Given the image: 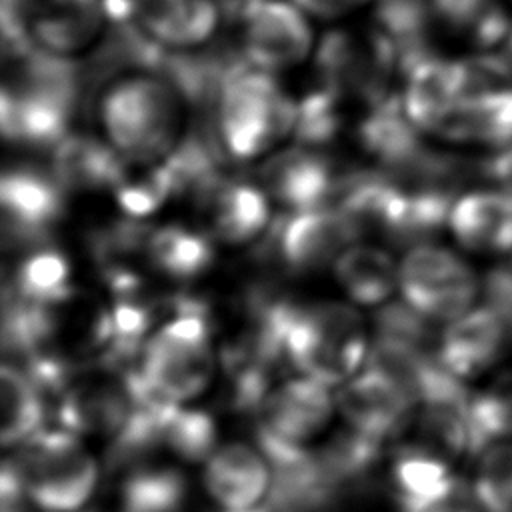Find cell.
<instances>
[{
	"label": "cell",
	"instance_id": "6da1fadb",
	"mask_svg": "<svg viewBox=\"0 0 512 512\" xmlns=\"http://www.w3.org/2000/svg\"><path fill=\"white\" fill-rule=\"evenodd\" d=\"M186 100L160 72L134 70L112 78L98 96L104 140L130 162L166 160L180 144Z\"/></svg>",
	"mask_w": 512,
	"mask_h": 512
},
{
	"label": "cell",
	"instance_id": "7a4b0ae2",
	"mask_svg": "<svg viewBox=\"0 0 512 512\" xmlns=\"http://www.w3.org/2000/svg\"><path fill=\"white\" fill-rule=\"evenodd\" d=\"M218 368L208 306L180 296L174 312L148 336L134 372L148 400L190 406L212 386Z\"/></svg>",
	"mask_w": 512,
	"mask_h": 512
},
{
	"label": "cell",
	"instance_id": "3957f363",
	"mask_svg": "<svg viewBox=\"0 0 512 512\" xmlns=\"http://www.w3.org/2000/svg\"><path fill=\"white\" fill-rule=\"evenodd\" d=\"M2 86V134L34 148H54L72 132L84 72L72 58L32 48L14 58Z\"/></svg>",
	"mask_w": 512,
	"mask_h": 512
},
{
	"label": "cell",
	"instance_id": "277c9868",
	"mask_svg": "<svg viewBox=\"0 0 512 512\" xmlns=\"http://www.w3.org/2000/svg\"><path fill=\"white\" fill-rule=\"evenodd\" d=\"M370 328L350 300L290 302L282 326L284 360L328 388L356 376L370 352Z\"/></svg>",
	"mask_w": 512,
	"mask_h": 512
},
{
	"label": "cell",
	"instance_id": "5b68a950",
	"mask_svg": "<svg viewBox=\"0 0 512 512\" xmlns=\"http://www.w3.org/2000/svg\"><path fill=\"white\" fill-rule=\"evenodd\" d=\"M210 114L228 160L262 162L294 136L298 100L274 74L248 64L224 84Z\"/></svg>",
	"mask_w": 512,
	"mask_h": 512
},
{
	"label": "cell",
	"instance_id": "8992f818",
	"mask_svg": "<svg viewBox=\"0 0 512 512\" xmlns=\"http://www.w3.org/2000/svg\"><path fill=\"white\" fill-rule=\"evenodd\" d=\"M12 462L28 502L46 512H78L94 496L100 470L82 438L64 428L42 430L14 448Z\"/></svg>",
	"mask_w": 512,
	"mask_h": 512
},
{
	"label": "cell",
	"instance_id": "52a82bcc",
	"mask_svg": "<svg viewBox=\"0 0 512 512\" xmlns=\"http://www.w3.org/2000/svg\"><path fill=\"white\" fill-rule=\"evenodd\" d=\"M402 300L430 322H452L472 310L482 294L476 270L452 248L424 242L398 260Z\"/></svg>",
	"mask_w": 512,
	"mask_h": 512
},
{
	"label": "cell",
	"instance_id": "ba28073f",
	"mask_svg": "<svg viewBox=\"0 0 512 512\" xmlns=\"http://www.w3.org/2000/svg\"><path fill=\"white\" fill-rule=\"evenodd\" d=\"M330 390L302 374L276 382L254 414L256 444L312 448L338 414Z\"/></svg>",
	"mask_w": 512,
	"mask_h": 512
},
{
	"label": "cell",
	"instance_id": "9c48e42d",
	"mask_svg": "<svg viewBox=\"0 0 512 512\" xmlns=\"http://www.w3.org/2000/svg\"><path fill=\"white\" fill-rule=\"evenodd\" d=\"M240 52L252 68L282 74L304 64L314 52L308 14L292 0H262L238 22Z\"/></svg>",
	"mask_w": 512,
	"mask_h": 512
},
{
	"label": "cell",
	"instance_id": "30bf717a",
	"mask_svg": "<svg viewBox=\"0 0 512 512\" xmlns=\"http://www.w3.org/2000/svg\"><path fill=\"white\" fill-rule=\"evenodd\" d=\"M336 410L346 428L386 444L414 424L418 398L392 374L364 366L338 388Z\"/></svg>",
	"mask_w": 512,
	"mask_h": 512
},
{
	"label": "cell",
	"instance_id": "8fae6325",
	"mask_svg": "<svg viewBox=\"0 0 512 512\" xmlns=\"http://www.w3.org/2000/svg\"><path fill=\"white\" fill-rule=\"evenodd\" d=\"M66 196L52 168H6L0 186L4 240L18 250L48 244L50 232L64 216Z\"/></svg>",
	"mask_w": 512,
	"mask_h": 512
},
{
	"label": "cell",
	"instance_id": "7c38bea8",
	"mask_svg": "<svg viewBox=\"0 0 512 512\" xmlns=\"http://www.w3.org/2000/svg\"><path fill=\"white\" fill-rule=\"evenodd\" d=\"M266 236L284 268L296 276L332 268L348 246L362 240L350 218L336 206L288 212Z\"/></svg>",
	"mask_w": 512,
	"mask_h": 512
},
{
	"label": "cell",
	"instance_id": "4fadbf2b",
	"mask_svg": "<svg viewBox=\"0 0 512 512\" xmlns=\"http://www.w3.org/2000/svg\"><path fill=\"white\" fill-rule=\"evenodd\" d=\"M192 204L204 232L218 244L248 246L272 228V200L256 182L218 174L192 196Z\"/></svg>",
	"mask_w": 512,
	"mask_h": 512
},
{
	"label": "cell",
	"instance_id": "5bb4252c",
	"mask_svg": "<svg viewBox=\"0 0 512 512\" xmlns=\"http://www.w3.org/2000/svg\"><path fill=\"white\" fill-rule=\"evenodd\" d=\"M340 176L314 146L280 148L258 166V186L288 212L328 206Z\"/></svg>",
	"mask_w": 512,
	"mask_h": 512
},
{
	"label": "cell",
	"instance_id": "9a60e30c",
	"mask_svg": "<svg viewBox=\"0 0 512 512\" xmlns=\"http://www.w3.org/2000/svg\"><path fill=\"white\" fill-rule=\"evenodd\" d=\"M402 76L400 102L408 120L424 136H440L464 98V62L430 52Z\"/></svg>",
	"mask_w": 512,
	"mask_h": 512
},
{
	"label": "cell",
	"instance_id": "2e32d148",
	"mask_svg": "<svg viewBox=\"0 0 512 512\" xmlns=\"http://www.w3.org/2000/svg\"><path fill=\"white\" fill-rule=\"evenodd\" d=\"M512 346V334L486 304L474 306L448 322L436 344L438 362L458 380L468 382L490 372Z\"/></svg>",
	"mask_w": 512,
	"mask_h": 512
},
{
	"label": "cell",
	"instance_id": "e0dca14e",
	"mask_svg": "<svg viewBox=\"0 0 512 512\" xmlns=\"http://www.w3.org/2000/svg\"><path fill=\"white\" fill-rule=\"evenodd\" d=\"M26 26L36 48L76 60L98 46L108 18L104 0H32Z\"/></svg>",
	"mask_w": 512,
	"mask_h": 512
},
{
	"label": "cell",
	"instance_id": "ac0fdd59",
	"mask_svg": "<svg viewBox=\"0 0 512 512\" xmlns=\"http://www.w3.org/2000/svg\"><path fill=\"white\" fill-rule=\"evenodd\" d=\"M130 20L160 48L188 52L206 46L222 20L216 0H126Z\"/></svg>",
	"mask_w": 512,
	"mask_h": 512
},
{
	"label": "cell",
	"instance_id": "d6986e66",
	"mask_svg": "<svg viewBox=\"0 0 512 512\" xmlns=\"http://www.w3.org/2000/svg\"><path fill=\"white\" fill-rule=\"evenodd\" d=\"M202 482L222 510H248L268 500L272 468L258 444L228 442L204 462Z\"/></svg>",
	"mask_w": 512,
	"mask_h": 512
},
{
	"label": "cell",
	"instance_id": "ffe728a7",
	"mask_svg": "<svg viewBox=\"0 0 512 512\" xmlns=\"http://www.w3.org/2000/svg\"><path fill=\"white\" fill-rule=\"evenodd\" d=\"M450 462L420 442L396 448L390 460L388 482L400 512H428L452 502L458 480Z\"/></svg>",
	"mask_w": 512,
	"mask_h": 512
},
{
	"label": "cell",
	"instance_id": "44dd1931",
	"mask_svg": "<svg viewBox=\"0 0 512 512\" xmlns=\"http://www.w3.org/2000/svg\"><path fill=\"white\" fill-rule=\"evenodd\" d=\"M448 232L468 252L512 254V196L492 186L464 192L452 204Z\"/></svg>",
	"mask_w": 512,
	"mask_h": 512
},
{
	"label": "cell",
	"instance_id": "7402d4cb",
	"mask_svg": "<svg viewBox=\"0 0 512 512\" xmlns=\"http://www.w3.org/2000/svg\"><path fill=\"white\" fill-rule=\"evenodd\" d=\"M454 144L490 150L512 144V82L480 86L464 92L456 112L440 132Z\"/></svg>",
	"mask_w": 512,
	"mask_h": 512
},
{
	"label": "cell",
	"instance_id": "603a6c76",
	"mask_svg": "<svg viewBox=\"0 0 512 512\" xmlns=\"http://www.w3.org/2000/svg\"><path fill=\"white\" fill-rule=\"evenodd\" d=\"M122 156L94 134L70 132L52 148V172L68 194L112 192Z\"/></svg>",
	"mask_w": 512,
	"mask_h": 512
},
{
	"label": "cell",
	"instance_id": "cb8c5ba5",
	"mask_svg": "<svg viewBox=\"0 0 512 512\" xmlns=\"http://www.w3.org/2000/svg\"><path fill=\"white\" fill-rule=\"evenodd\" d=\"M336 284L344 296L364 308L384 306L398 290V262L394 256L370 242H354L332 266Z\"/></svg>",
	"mask_w": 512,
	"mask_h": 512
},
{
	"label": "cell",
	"instance_id": "d4e9b609",
	"mask_svg": "<svg viewBox=\"0 0 512 512\" xmlns=\"http://www.w3.org/2000/svg\"><path fill=\"white\" fill-rule=\"evenodd\" d=\"M154 454L168 452L182 462H206L218 448L214 418L200 408L154 402L150 408Z\"/></svg>",
	"mask_w": 512,
	"mask_h": 512
},
{
	"label": "cell",
	"instance_id": "484cf974",
	"mask_svg": "<svg viewBox=\"0 0 512 512\" xmlns=\"http://www.w3.org/2000/svg\"><path fill=\"white\" fill-rule=\"evenodd\" d=\"M146 262L148 268L170 282H192L214 264V240L204 230L180 224L152 228Z\"/></svg>",
	"mask_w": 512,
	"mask_h": 512
},
{
	"label": "cell",
	"instance_id": "4316f807",
	"mask_svg": "<svg viewBox=\"0 0 512 512\" xmlns=\"http://www.w3.org/2000/svg\"><path fill=\"white\" fill-rule=\"evenodd\" d=\"M48 396L18 364L4 362L0 372V438L4 448H18L44 430Z\"/></svg>",
	"mask_w": 512,
	"mask_h": 512
},
{
	"label": "cell",
	"instance_id": "83f0119b",
	"mask_svg": "<svg viewBox=\"0 0 512 512\" xmlns=\"http://www.w3.org/2000/svg\"><path fill=\"white\" fill-rule=\"evenodd\" d=\"M14 272L6 278L4 298L26 306H42L54 302L74 290L70 282V262L62 250L40 244L22 250Z\"/></svg>",
	"mask_w": 512,
	"mask_h": 512
},
{
	"label": "cell",
	"instance_id": "f1b7e54d",
	"mask_svg": "<svg viewBox=\"0 0 512 512\" xmlns=\"http://www.w3.org/2000/svg\"><path fill=\"white\" fill-rule=\"evenodd\" d=\"M188 484L168 464L144 462L130 468L118 490V512H184Z\"/></svg>",
	"mask_w": 512,
	"mask_h": 512
},
{
	"label": "cell",
	"instance_id": "f546056e",
	"mask_svg": "<svg viewBox=\"0 0 512 512\" xmlns=\"http://www.w3.org/2000/svg\"><path fill=\"white\" fill-rule=\"evenodd\" d=\"M434 20L478 50L508 40L512 16L504 0H432Z\"/></svg>",
	"mask_w": 512,
	"mask_h": 512
},
{
	"label": "cell",
	"instance_id": "4dcf8cb0",
	"mask_svg": "<svg viewBox=\"0 0 512 512\" xmlns=\"http://www.w3.org/2000/svg\"><path fill=\"white\" fill-rule=\"evenodd\" d=\"M110 194L124 216L142 220L174 198L176 190L166 160L130 162L122 158V166Z\"/></svg>",
	"mask_w": 512,
	"mask_h": 512
},
{
	"label": "cell",
	"instance_id": "1f68e13d",
	"mask_svg": "<svg viewBox=\"0 0 512 512\" xmlns=\"http://www.w3.org/2000/svg\"><path fill=\"white\" fill-rule=\"evenodd\" d=\"M512 440V370L498 372L470 398V454Z\"/></svg>",
	"mask_w": 512,
	"mask_h": 512
},
{
	"label": "cell",
	"instance_id": "d6a6232c",
	"mask_svg": "<svg viewBox=\"0 0 512 512\" xmlns=\"http://www.w3.org/2000/svg\"><path fill=\"white\" fill-rule=\"evenodd\" d=\"M472 494L484 512H512V442L480 452Z\"/></svg>",
	"mask_w": 512,
	"mask_h": 512
},
{
	"label": "cell",
	"instance_id": "836d02e7",
	"mask_svg": "<svg viewBox=\"0 0 512 512\" xmlns=\"http://www.w3.org/2000/svg\"><path fill=\"white\" fill-rule=\"evenodd\" d=\"M340 102L342 98L318 84L302 100H298V118L294 130L296 144L316 148L334 138L342 124Z\"/></svg>",
	"mask_w": 512,
	"mask_h": 512
},
{
	"label": "cell",
	"instance_id": "e575fe53",
	"mask_svg": "<svg viewBox=\"0 0 512 512\" xmlns=\"http://www.w3.org/2000/svg\"><path fill=\"white\" fill-rule=\"evenodd\" d=\"M482 304L494 310L512 334V266H496L482 278Z\"/></svg>",
	"mask_w": 512,
	"mask_h": 512
},
{
	"label": "cell",
	"instance_id": "d590c367",
	"mask_svg": "<svg viewBox=\"0 0 512 512\" xmlns=\"http://www.w3.org/2000/svg\"><path fill=\"white\" fill-rule=\"evenodd\" d=\"M478 168L492 188H498L512 196V144L490 150V154L478 164Z\"/></svg>",
	"mask_w": 512,
	"mask_h": 512
},
{
	"label": "cell",
	"instance_id": "8d00e7d4",
	"mask_svg": "<svg viewBox=\"0 0 512 512\" xmlns=\"http://www.w3.org/2000/svg\"><path fill=\"white\" fill-rule=\"evenodd\" d=\"M26 504H30V502L24 492L18 470H16L12 458H6L2 464V476H0L2 512H26Z\"/></svg>",
	"mask_w": 512,
	"mask_h": 512
},
{
	"label": "cell",
	"instance_id": "74e56055",
	"mask_svg": "<svg viewBox=\"0 0 512 512\" xmlns=\"http://www.w3.org/2000/svg\"><path fill=\"white\" fill-rule=\"evenodd\" d=\"M298 8H302L308 16L320 20H336L342 18L356 8L364 6L370 0H292Z\"/></svg>",
	"mask_w": 512,
	"mask_h": 512
},
{
	"label": "cell",
	"instance_id": "f35d334b",
	"mask_svg": "<svg viewBox=\"0 0 512 512\" xmlns=\"http://www.w3.org/2000/svg\"><path fill=\"white\" fill-rule=\"evenodd\" d=\"M428 512H476V510H472V508H468V506H462V504L446 502V504H442V506H438V508H434V510H428Z\"/></svg>",
	"mask_w": 512,
	"mask_h": 512
},
{
	"label": "cell",
	"instance_id": "ab89813d",
	"mask_svg": "<svg viewBox=\"0 0 512 512\" xmlns=\"http://www.w3.org/2000/svg\"><path fill=\"white\" fill-rule=\"evenodd\" d=\"M222 512H274L268 506H256V508H248V510H222Z\"/></svg>",
	"mask_w": 512,
	"mask_h": 512
},
{
	"label": "cell",
	"instance_id": "60d3db41",
	"mask_svg": "<svg viewBox=\"0 0 512 512\" xmlns=\"http://www.w3.org/2000/svg\"><path fill=\"white\" fill-rule=\"evenodd\" d=\"M508 52L512 56V28H510V34H508Z\"/></svg>",
	"mask_w": 512,
	"mask_h": 512
}]
</instances>
